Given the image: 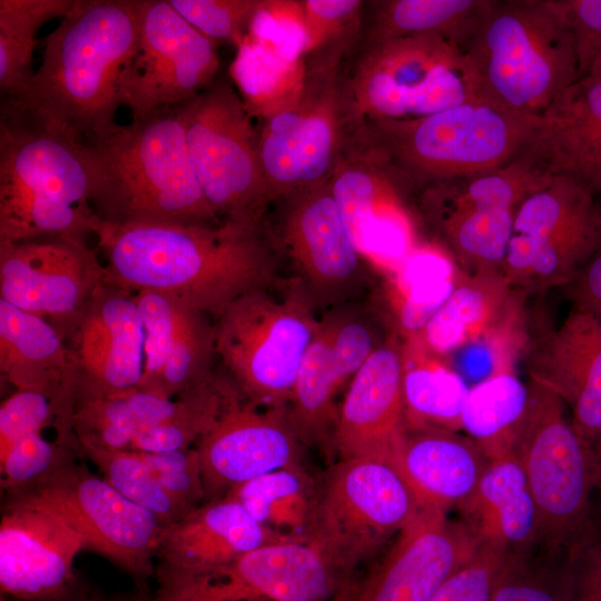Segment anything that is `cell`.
Instances as JSON below:
<instances>
[{
	"label": "cell",
	"instance_id": "43",
	"mask_svg": "<svg viewBox=\"0 0 601 601\" xmlns=\"http://www.w3.org/2000/svg\"><path fill=\"white\" fill-rule=\"evenodd\" d=\"M491 601H574L570 554H510Z\"/></svg>",
	"mask_w": 601,
	"mask_h": 601
},
{
	"label": "cell",
	"instance_id": "12",
	"mask_svg": "<svg viewBox=\"0 0 601 601\" xmlns=\"http://www.w3.org/2000/svg\"><path fill=\"white\" fill-rule=\"evenodd\" d=\"M189 158L200 189L220 221L259 228L273 198L258 130L242 96L226 80L180 106Z\"/></svg>",
	"mask_w": 601,
	"mask_h": 601
},
{
	"label": "cell",
	"instance_id": "33",
	"mask_svg": "<svg viewBox=\"0 0 601 601\" xmlns=\"http://www.w3.org/2000/svg\"><path fill=\"white\" fill-rule=\"evenodd\" d=\"M173 400L139 388L107 390L77 380L71 426L77 451L93 446L129 450L136 434L168 416Z\"/></svg>",
	"mask_w": 601,
	"mask_h": 601
},
{
	"label": "cell",
	"instance_id": "21",
	"mask_svg": "<svg viewBox=\"0 0 601 601\" xmlns=\"http://www.w3.org/2000/svg\"><path fill=\"white\" fill-rule=\"evenodd\" d=\"M479 540L446 511L422 508L382 562L364 580L352 581L335 601H430Z\"/></svg>",
	"mask_w": 601,
	"mask_h": 601
},
{
	"label": "cell",
	"instance_id": "44",
	"mask_svg": "<svg viewBox=\"0 0 601 601\" xmlns=\"http://www.w3.org/2000/svg\"><path fill=\"white\" fill-rule=\"evenodd\" d=\"M363 7L361 0L299 1L303 60L348 53L361 33Z\"/></svg>",
	"mask_w": 601,
	"mask_h": 601
},
{
	"label": "cell",
	"instance_id": "3",
	"mask_svg": "<svg viewBox=\"0 0 601 601\" xmlns=\"http://www.w3.org/2000/svg\"><path fill=\"white\" fill-rule=\"evenodd\" d=\"M91 206L109 224H217L195 175L179 107L81 142Z\"/></svg>",
	"mask_w": 601,
	"mask_h": 601
},
{
	"label": "cell",
	"instance_id": "46",
	"mask_svg": "<svg viewBox=\"0 0 601 601\" xmlns=\"http://www.w3.org/2000/svg\"><path fill=\"white\" fill-rule=\"evenodd\" d=\"M195 29L214 42L238 47L247 37L250 23L263 0H168Z\"/></svg>",
	"mask_w": 601,
	"mask_h": 601
},
{
	"label": "cell",
	"instance_id": "54",
	"mask_svg": "<svg viewBox=\"0 0 601 601\" xmlns=\"http://www.w3.org/2000/svg\"><path fill=\"white\" fill-rule=\"evenodd\" d=\"M0 601H6L4 595L1 594Z\"/></svg>",
	"mask_w": 601,
	"mask_h": 601
},
{
	"label": "cell",
	"instance_id": "36",
	"mask_svg": "<svg viewBox=\"0 0 601 601\" xmlns=\"http://www.w3.org/2000/svg\"><path fill=\"white\" fill-rule=\"evenodd\" d=\"M490 0L373 1L362 47L395 39L440 35L459 46L469 36Z\"/></svg>",
	"mask_w": 601,
	"mask_h": 601
},
{
	"label": "cell",
	"instance_id": "48",
	"mask_svg": "<svg viewBox=\"0 0 601 601\" xmlns=\"http://www.w3.org/2000/svg\"><path fill=\"white\" fill-rule=\"evenodd\" d=\"M145 464L160 485L189 510L206 499L197 450L139 452Z\"/></svg>",
	"mask_w": 601,
	"mask_h": 601
},
{
	"label": "cell",
	"instance_id": "14",
	"mask_svg": "<svg viewBox=\"0 0 601 601\" xmlns=\"http://www.w3.org/2000/svg\"><path fill=\"white\" fill-rule=\"evenodd\" d=\"M601 240V206L571 177L555 175L516 208L502 273L522 294L565 287Z\"/></svg>",
	"mask_w": 601,
	"mask_h": 601
},
{
	"label": "cell",
	"instance_id": "47",
	"mask_svg": "<svg viewBox=\"0 0 601 601\" xmlns=\"http://www.w3.org/2000/svg\"><path fill=\"white\" fill-rule=\"evenodd\" d=\"M43 430L29 432L0 450L3 490L11 492L33 484L75 451L58 441L49 442Z\"/></svg>",
	"mask_w": 601,
	"mask_h": 601
},
{
	"label": "cell",
	"instance_id": "30",
	"mask_svg": "<svg viewBox=\"0 0 601 601\" xmlns=\"http://www.w3.org/2000/svg\"><path fill=\"white\" fill-rule=\"evenodd\" d=\"M0 373L16 391L72 402L78 372L65 337L48 321L0 299Z\"/></svg>",
	"mask_w": 601,
	"mask_h": 601
},
{
	"label": "cell",
	"instance_id": "35",
	"mask_svg": "<svg viewBox=\"0 0 601 601\" xmlns=\"http://www.w3.org/2000/svg\"><path fill=\"white\" fill-rule=\"evenodd\" d=\"M470 386L414 336L403 344V400L406 427L461 431Z\"/></svg>",
	"mask_w": 601,
	"mask_h": 601
},
{
	"label": "cell",
	"instance_id": "42",
	"mask_svg": "<svg viewBox=\"0 0 601 601\" xmlns=\"http://www.w3.org/2000/svg\"><path fill=\"white\" fill-rule=\"evenodd\" d=\"M101 472V476L132 503L154 513L167 526L191 510L171 496L134 450L85 446L78 450Z\"/></svg>",
	"mask_w": 601,
	"mask_h": 601
},
{
	"label": "cell",
	"instance_id": "51",
	"mask_svg": "<svg viewBox=\"0 0 601 601\" xmlns=\"http://www.w3.org/2000/svg\"><path fill=\"white\" fill-rule=\"evenodd\" d=\"M572 309L601 322V240L578 276L565 287Z\"/></svg>",
	"mask_w": 601,
	"mask_h": 601
},
{
	"label": "cell",
	"instance_id": "52",
	"mask_svg": "<svg viewBox=\"0 0 601 601\" xmlns=\"http://www.w3.org/2000/svg\"><path fill=\"white\" fill-rule=\"evenodd\" d=\"M594 467H595V486L594 491L598 492L600 497V512H601V446L597 447L593 452Z\"/></svg>",
	"mask_w": 601,
	"mask_h": 601
},
{
	"label": "cell",
	"instance_id": "53",
	"mask_svg": "<svg viewBox=\"0 0 601 601\" xmlns=\"http://www.w3.org/2000/svg\"><path fill=\"white\" fill-rule=\"evenodd\" d=\"M587 76H593L601 78V52L594 60L593 65L591 66V69Z\"/></svg>",
	"mask_w": 601,
	"mask_h": 601
},
{
	"label": "cell",
	"instance_id": "11",
	"mask_svg": "<svg viewBox=\"0 0 601 601\" xmlns=\"http://www.w3.org/2000/svg\"><path fill=\"white\" fill-rule=\"evenodd\" d=\"M318 323L303 293L277 298L256 289L214 319L216 356L246 401L286 407Z\"/></svg>",
	"mask_w": 601,
	"mask_h": 601
},
{
	"label": "cell",
	"instance_id": "6",
	"mask_svg": "<svg viewBox=\"0 0 601 601\" xmlns=\"http://www.w3.org/2000/svg\"><path fill=\"white\" fill-rule=\"evenodd\" d=\"M460 48L480 96L514 111L540 116L580 79L560 0H490Z\"/></svg>",
	"mask_w": 601,
	"mask_h": 601
},
{
	"label": "cell",
	"instance_id": "28",
	"mask_svg": "<svg viewBox=\"0 0 601 601\" xmlns=\"http://www.w3.org/2000/svg\"><path fill=\"white\" fill-rule=\"evenodd\" d=\"M524 154L546 175L601 194V78L585 76L562 90L540 115Z\"/></svg>",
	"mask_w": 601,
	"mask_h": 601
},
{
	"label": "cell",
	"instance_id": "31",
	"mask_svg": "<svg viewBox=\"0 0 601 601\" xmlns=\"http://www.w3.org/2000/svg\"><path fill=\"white\" fill-rule=\"evenodd\" d=\"M522 295L502 273L466 275L461 272L443 304L411 336L431 353L446 358L519 319Z\"/></svg>",
	"mask_w": 601,
	"mask_h": 601
},
{
	"label": "cell",
	"instance_id": "32",
	"mask_svg": "<svg viewBox=\"0 0 601 601\" xmlns=\"http://www.w3.org/2000/svg\"><path fill=\"white\" fill-rule=\"evenodd\" d=\"M460 510L479 539L499 542L511 554L532 552L540 544L538 508L513 452L491 459L475 493Z\"/></svg>",
	"mask_w": 601,
	"mask_h": 601
},
{
	"label": "cell",
	"instance_id": "29",
	"mask_svg": "<svg viewBox=\"0 0 601 601\" xmlns=\"http://www.w3.org/2000/svg\"><path fill=\"white\" fill-rule=\"evenodd\" d=\"M491 461L467 435L455 431L406 427L400 464L423 508L459 509L475 493Z\"/></svg>",
	"mask_w": 601,
	"mask_h": 601
},
{
	"label": "cell",
	"instance_id": "10",
	"mask_svg": "<svg viewBox=\"0 0 601 601\" xmlns=\"http://www.w3.org/2000/svg\"><path fill=\"white\" fill-rule=\"evenodd\" d=\"M347 78L359 126L420 118L481 97L459 43L440 35L361 47Z\"/></svg>",
	"mask_w": 601,
	"mask_h": 601
},
{
	"label": "cell",
	"instance_id": "45",
	"mask_svg": "<svg viewBox=\"0 0 601 601\" xmlns=\"http://www.w3.org/2000/svg\"><path fill=\"white\" fill-rule=\"evenodd\" d=\"M510 554L501 543L480 539L471 555L444 580L430 601H491Z\"/></svg>",
	"mask_w": 601,
	"mask_h": 601
},
{
	"label": "cell",
	"instance_id": "26",
	"mask_svg": "<svg viewBox=\"0 0 601 601\" xmlns=\"http://www.w3.org/2000/svg\"><path fill=\"white\" fill-rule=\"evenodd\" d=\"M405 430L403 344L388 338L351 380L337 411L332 447L339 460L375 457L400 462Z\"/></svg>",
	"mask_w": 601,
	"mask_h": 601
},
{
	"label": "cell",
	"instance_id": "23",
	"mask_svg": "<svg viewBox=\"0 0 601 601\" xmlns=\"http://www.w3.org/2000/svg\"><path fill=\"white\" fill-rule=\"evenodd\" d=\"M145 331L144 367L137 388L175 398L215 374L214 319L174 296L134 293Z\"/></svg>",
	"mask_w": 601,
	"mask_h": 601
},
{
	"label": "cell",
	"instance_id": "4",
	"mask_svg": "<svg viewBox=\"0 0 601 601\" xmlns=\"http://www.w3.org/2000/svg\"><path fill=\"white\" fill-rule=\"evenodd\" d=\"M539 125L540 116L477 97L420 118L364 122L354 148L396 188L417 191L512 162L529 147Z\"/></svg>",
	"mask_w": 601,
	"mask_h": 601
},
{
	"label": "cell",
	"instance_id": "50",
	"mask_svg": "<svg viewBox=\"0 0 601 601\" xmlns=\"http://www.w3.org/2000/svg\"><path fill=\"white\" fill-rule=\"evenodd\" d=\"M574 601H601V534L570 553Z\"/></svg>",
	"mask_w": 601,
	"mask_h": 601
},
{
	"label": "cell",
	"instance_id": "20",
	"mask_svg": "<svg viewBox=\"0 0 601 601\" xmlns=\"http://www.w3.org/2000/svg\"><path fill=\"white\" fill-rule=\"evenodd\" d=\"M275 201L280 203L276 244L313 294L333 300L353 290L362 279L365 257L347 227L329 178Z\"/></svg>",
	"mask_w": 601,
	"mask_h": 601
},
{
	"label": "cell",
	"instance_id": "49",
	"mask_svg": "<svg viewBox=\"0 0 601 601\" xmlns=\"http://www.w3.org/2000/svg\"><path fill=\"white\" fill-rule=\"evenodd\" d=\"M560 4L573 36L582 78L601 52V0H560Z\"/></svg>",
	"mask_w": 601,
	"mask_h": 601
},
{
	"label": "cell",
	"instance_id": "34",
	"mask_svg": "<svg viewBox=\"0 0 601 601\" xmlns=\"http://www.w3.org/2000/svg\"><path fill=\"white\" fill-rule=\"evenodd\" d=\"M348 380L352 378L337 359L324 318L318 323L286 406L287 416L303 444L332 447L338 411L334 397Z\"/></svg>",
	"mask_w": 601,
	"mask_h": 601
},
{
	"label": "cell",
	"instance_id": "19",
	"mask_svg": "<svg viewBox=\"0 0 601 601\" xmlns=\"http://www.w3.org/2000/svg\"><path fill=\"white\" fill-rule=\"evenodd\" d=\"M85 549L79 532L59 513L9 493L0 522L1 593L23 601H55L76 583L73 562Z\"/></svg>",
	"mask_w": 601,
	"mask_h": 601
},
{
	"label": "cell",
	"instance_id": "7",
	"mask_svg": "<svg viewBox=\"0 0 601 601\" xmlns=\"http://www.w3.org/2000/svg\"><path fill=\"white\" fill-rule=\"evenodd\" d=\"M346 58L306 60L302 82L259 118L258 150L273 203L331 178L359 130Z\"/></svg>",
	"mask_w": 601,
	"mask_h": 601
},
{
	"label": "cell",
	"instance_id": "9",
	"mask_svg": "<svg viewBox=\"0 0 601 601\" xmlns=\"http://www.w3.org/2000/svg\"><path fill=\"white\" fill-rule=\"evenodd\" d=\"M529 383L530 405L512 452L538 508L540 544L546 551L570 554L595 533L591 506L594 457L573 427L564 403Z\"/></svg>",
	"mask_w": 601,
	"mask_h": 601
},
{
	"label": "cell",
	"instance_id": "1",
	"mask_svg": "<svg viewBox=\"0 0 601 601\" xmlns=\"http://www.w3.org/2000/svg\"><path fill=\"white\" fill-rule=\"evenodd\" d=\"M93 236L107 283L174 296L213 319L272 282L273 246L265 226L101 220Z\"/></svg>",
	"mask_w": 601,
	"mask_h": 601
},
{
	"label": "cell",
	"instance_id": "13",
	"mask_svg": "<svg viewBox=\"0 0 601 601\" xmlns=\"http://www.w3.org/2000/svg\"><path fill=\"white\" fill-rule=\"evenodd\" d=\"M550 178L523 152L495 170L421 188L418 210L462 273H502L516 208Z\"/></svg>",
	"mask_w": 601,
	"mask_h": 601
},
{
	"label": "cell",
	"instance_id": "18",
	"mask_svg": "<svg viewBox=\"0 0 601 601\" xmlns=\"http://www.w3.org/2000/svg\"><path fill=\"white\" fill-rule=\"evenodd\" d=\"M352 581L300 536H288L211 575L159 587L151 601H335Z\"/></svg>",
	"mask_w": 601,
	"mask_h": 601
},
{
	"label": "cell",
	"instance_id": "40",
	"mask_svg": "<svg viewBox=\"0 0 601 601\" xmlns=\"http://www.w3.org/2000/svg\"><path fill=\"white\" fill-rule=\"evenodd\" d=\"M231 73L252 116L264 117L285 104L305 72L300 57L247 36L237 47Z\"/></svg>",
	"mask_w": 601,
	"mask_h": 601
},
{
	"label": "cell",
	"instance_id": "27",
	"mask_svg": "<svg viewBox=\"0 0 601 601\" xmlns=\"http://www.w3.org/2000/svg\"><path fill=\"white\" fill-rule=\"evenodd\" d=\"M65 338L78 381L117 391L138 386L145 331L134 293L106 282Z\"/></svg>",
	"mask_w": 601,
	"mask_h": 601
},
{
	"label": "cell",
	"instance_id": "24",
	"mask_svg": "<svg viewBox=\"0 0 601 601\" xmlns=\"http://www.w3.org/2000/svg\"><path fill=\"white\" fill-rule=\"evenodd\" d=\"M530 381L555 394L593 452L601 446V322L572 309L562 324L529 346Z\"/></svg>",
	"mask_w": 601,
	"mask_h": 601
},
{
	"label": "cell",
	"instance_id": "5",
	"mask_svg": "<svg viewBox=\"0 0 601 601\" xmlns=\"http://www.w3.org/2000/svg\"><path fill=\"white\" fill-rule=\"evenodd\" d=\"M82 144L27 111L0 107V242L95 235Z\"/></svg>",
	"mask_w": 601,
	"mask_h": 601
},
{
	"label": "cell",
	"instance_id": "38",
	"mask_svg": "<svg viewBox=\"0 0 601 601\" xmlns=\"http://www.w3.org/2000/svg\"><path fill=\"white\" fill-rule=\"evenodd\" d=\"M76 1L0 0V105L26 97L35 75L37 32L46 22L67 16Z\"/></svg>",
	"mask_w": 601,
	"mask_h": 601
},
{
	"label": "cell",
	"instance_id": "8",
	"mask_svg": "<svg viewBox=\"0 0 601 601\" xmlns=\"http://www.w3.org/2000/svg\"><path fill=\"white\" fill-rule=\"evenodd\" d=\"M422 508L398 461L339 460L315 483L300 538L352 580Z\"/></svg>",
	"mask_w": 601,
	"mask_h": 601
},
{
	"label": "cell",
	"instance_id": "25",
	"mask_svg": "<svg viewBox=\"0 0 601 601\" xmlns=\"http://www.w3.org/2000/svg\"><path fill=\"white\" fill-rule=\"evenodd\" d=\"M288 536L294 535L265 526L233 499L206 501L165 529L155 574L159 585L208 577L249 551Z\"/></svg>",
	"mask_w": 601,
	"mask_h": 601
},
{
	"label": "cell",
	"instance_id": "41",
	"mask_svg": "<svg viewBox=\"0 0 601 601\" xmlns=\"http://www.w3.org/2000/svg\"><path fill=\"white\" fill-rule=\"evenodd\" d=\"M314 485L302 467H290L236 485L224 496L240 503L265 526L283 534H286V530L289 535L300 536Z\"/></svg>",
	"mask_w": 601,
	"mask_h": 601
},
{
	"label": "cell",
	"instance_id": "15",
	"mask_svg": "<svg viewBox=\"0 0 601 601\" xmlns=\"http://www.w3.org/2000/svg\"><path fill=\"white\" fill-rule=\"evenodd\" d=\"M11 492L59 513L79 532L85 549L108 559L138 581L156 573L152 559L167 525L120 494L102 476L76 463L71 455L33 484Z\"/></svg>",
	"mask_w": 601,
	"mask_h": 601
},
{
	"label": "cell",
	"instance_id": "37",
	"mask_svg": "<svg viewBox=\"0 0 601 601\" xmlns=\"http://www.w3.org/2000/svg\"><path fill=\"white\" fill-rule=\"evenodd\" d=\"M531 400L525 384L512 370L497 373L469 388L461 431L491 457L513 451Z\"/></svg>",
	"mask_w": 601,
	"mask_h": 601
},
{
	"label": "cell",
	"instance_id": "17",
	"mask_svg": "<svg viewBox=\"0 0 601 601\" xmlns=\"http://www.w3.org/2000/svg\"><path fill=\"white\" fill-rule=\"evenodd\" d=\"M106 282L87 238L0 242V299L48 321L63 337Z\"/></svg>",
	"mask_w": 601,
	"mask_h": 601
},
{
	"label": "cell",
	"instance_id": "16",
	"mask_svg": "<svg viewBox=\"0 0 601 601\" xmlns=\"http://www.w3.org/2000/svg\"><path fill=\"white\" fill-rule=\"evenodd\" d=\"M217 46L168 0H141L137 51L121 85L131 119L185 105L214 83Z\"/></svg>",
	"mask_w": 601,
	"mask_h": 601
},
{
	"label": "cell",
	"instance_id": "39",
	"mask_svg": "<svg viewBox=\"0 0 601 601\" xmlns=\"http://www.w3.org/2000/svg\"><path fill=\"white\" fill-rule=\"evenodd\" d=\"M239 395L225 373L215 372L201 386L176 397L174 411L164 421L141 428L129 450L168 452L189 449L209 432Z\"/></svg>",
	"mask_w": 601,
	"mask_h": 601
},
{
	"label": "cell",
	"instance_id": "22",
	"mask_svg": "<svg viewBox=\"0 0 601 601\" xmlns=\"http://www.w3.org/2000/svg\"><path fill=\"white\" fill-rule=\"evenodd\" d=\"M258 406L240 394L195 445L206 501L282 469L300 467V444L286 407Z\"/></svg>",
	"mask_w": 601,
	"mask_h": 601
},
{
	"label": "cell",
	"instance_id": "2",
	"mask_svg": "<svg viewBox=\"0 0 601 601\" xmlns=\"http://www.w3.org/2000/svg\"><path fill=\"white\" fill-rule=\"evenodd\" d=\"M140 20L141 0H77L46 37L26 97L0 107L27 111L80 142L108 134L118 125Z\"/></svg>",
	"mask_w": 601,
	"mask_h": 601
}]
</instances>
